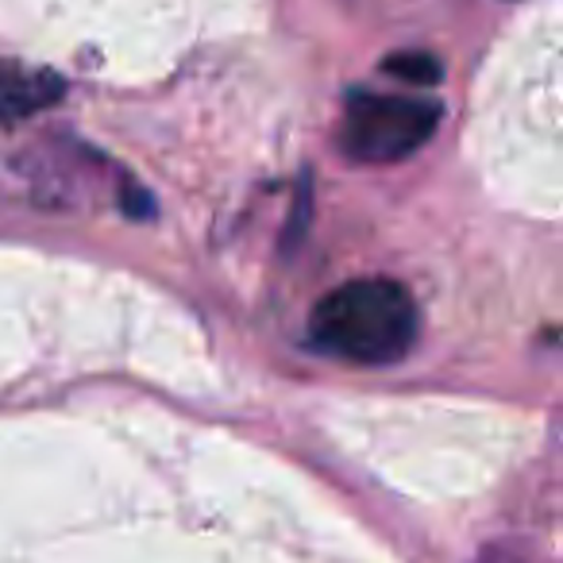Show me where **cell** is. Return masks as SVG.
<instances>
[{
    "mask_svg": "<svg viewBox=\"0 0 563 563\" xmlns=\"http://www.w3.org/2000/svg\"><path fill=\"white\" fill-rule=\"evenodd\" d=\"M317 352L360 367H390L417 344V306L390 278H355L324 294L309 317Z\"/></svg>",
    "mask_w": 563,
    "mask_h": 563,
    "instance_id": "cell-1",
    "label": "cell"
},
{
    "mask_svg": "<svg viewBox=\"0 0 563 563\" xmlns=\"http://www.w3.org/2000/svg\"><path fill=\"white\" fill-rule=\"evenodd\" d=\"M440 104L401 93H352L340 120V151L355 163H398L432 140Z\"/></svg>",
    "mask_w": 563,
    "mask_h": 563,
    "instance_id": "cell-2",
    "label": "cell"
},
{
    "mask_svg": "<svg viewBox=\"0 0 563 563\" xmlns=\"http://www.w3.org/2000/svg\"><path fill=\"white\" fill-rule=\"evenodd\" d=\"M66 97V81L51 70L0 58V120H24Z\"/></svg>",
    "mask_w": 563,
    "mask_h": 563,
    "instance_id": "cell-3",
    "label": "cell"
},
{
    "mask_svg": "<svg viewBox=\"0 0 563 563\" xmlns=\"http://www.w3.org/2000/svg\"><path fill=\"white\" fill-rule=\"evenodd\" d=\"M383 70L398 81H409V86H437L444 78V66L440 58L424 55V51H398L383 63Z\"/></svg>",
    "mask_w": 563,
    "mask_h": 563,
    "instance_id": "cell-4",
    "label": "cell"
},
{
    "mask_svg": "<svg viewBox=\"0 0 563 563\" xmlns=\"http://www.w3.org/2000/svg\"><path fill=\"white\" fill-rule=\"evenodd\" d=\"M124 209H128V217H151V212H155V201H151L140 186H124Z\"/></svg>",
    "mask_w": 563,
    "mask_h": 563,
    "instance_id": "cell-5",
    "label": "cell"
}]
</instances>
